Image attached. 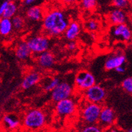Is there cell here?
Returning <instances> with one entry per match:
<instances>
[{"label":"cell","mask_w":132,"mask_h":132,"mask_svg":"<svg viewBox=\"0 0 132 132\" xmlns=\"http://www.w3.org/2000/svg\"><path fill=\"white\" fill-rule=\"evenodd\" d=\"M69 23L64 12L59 9H53L44 15L43 30L47 37H59L64 34Z\"/></svg>","instance_id":"1"},{"label":"cell","mask_w":132,"mask_h":132,"mask_svg":"<svg viewBox=\"0 0 132 132\" xmlns=\"http://www.w3.org/2000/svg\"><path fill=\"white\" fill-rule=\"evenodd\" d=\"M47 115L38 109H32L25 113L23 118V125L28 129H38L47 123Z\"/></svg>","instance_id":"2"},{"label":"cell","mask_w":132,"mask_h":132,"mask_svg":"<svg viewBox=\"0 0 132 132\" xmlns=\"http://www.w3.org/2000/svg\"><path fill=\"white\" fill-rule=\"evenodd\" d=\"M101 109V104L86 101L81 107V117L84 123L86 125L97 124Z\"/></svg>","instance_id":"3"},{"label":"cell","mask_w":132,"mask_h":132,"mask_svg":"<svg viewBox=\"0 0 132 132\" xmlns=\"http://www.w3.org/2000/svg\"><path fill=\"white\" fill-rule=\"evenodd\" d=\"M25 41L31 51L32 54H35L37 55L49 51L51 47L50 39L45 35L30 36L26 38Z\"/></svg>","instance_id":"4"},{"label":"cell","mask_w":132,"mask_h":132,"mask_svg":"<svg viewBox=\"0 0 132 132\" xmlns=\"http://www.w3.org/2000/svg\"><path fill=\"white\" fill-rule=\"evenodd\" d=\"M83 92L85 101L94 104H101L106 96L105 89L98 84H94Z\"/></svg>","instance_id":"5"},{"label":"cell","mask_w":132,"mask_h":132,"mask_svg":"<svg viewBox=\"0 0 132 132\" xmlns=\"http://www.w3.org/2000/svg\"><path fill=\"white\" fill-rule=\"evenodd\" d=\"M73 92V88L71 84L66 81H61L55 88L51 91V99L56 103L64 99L71 98Z\"/></svg>","instance_id":"6"},{"label":"cell","mask_w":132,"mask_h":132,"mask_svg":"<svg viewBox=\"0 0 132 132\" xmlns=\"http://www.w3.org/2000/svg\"><path fill=\"white\" fill-rule=\"evenodd\" d=\"M74 83L77 88L84 92L96 84V78L90 71H81L76 76Z\"/></svg>","instance_id":"7"},{"label":"cell","mask_w":132,"mask_h":132,"mask_svg":"<svg viewBox=\"0 0 132 132\" xmlns=\"http://www.w3.org/2000/svg\"><path fill=\"white\" fill-rule=\"evenodd\" d=\"M77 111V104L72 98L60 101L55 104L56 113L60 117L73 115Z\"/></svg>","instance_id":"8"},{"label":"cell","mask_w":132,"mask_h":132,"mask_svg":"<svg viewBox=\"0 0 132 132\" xmlns=\"http://www.w3.org/2000/svg\"><path fill=\"white\" fill-rule=\"evenodd\" d=\"M115 121L116 114L115 111L109 106H102L98 121V125L104 130L113 127Z\"/></svg>","instance_id":"9"},{"label":"cell","mask_w":132,"mask_h":132,"mask_svg":"<svg viewBox=\"0 0 132 132\" xmlns=\"http://www.w3.org/2000/svg\"><path fill=\"white\" fill-rule=\"evenodd\" d=\"M111 35L115 38L124 42H130L131 39V30L127 24L113 26L111 28Z\"/></svg>","instance_id":"10"},{"label":"cell","mask_w":132,"mask_h":132,"mask_svg":"<svg viewBox=\"0 0 132 132\" xmlns=\"http://www.w3.org/2000/svg\"><path fill=\"white\" fill-rule=\"evenodd\" d=\"M108 19L111 24L113 26H117L127 24L129 20V16L126 11L114 8L109 13Z\"/></svg>","instance_id":"11"},{"label":"cell","mask_w":132,"mask_h":132,"mask_svg":"<svg viewBox=\"0 0 132 132\" xmlns=\"http://www.w3.org/2000/svg\"><path fill=\"white\" fill-rule=\"evenodd\" d=\"M126 61V56L122 53H117L108 57L104 63V68L108 71L115 70L119 66L123 65Z\"/></svg>","instance_id":"12"},{"label":"cell","mask_w":132,"mask_h":132,"mask_svg":"<svg viewBox=\"0 0 132 132\" xmlns=\"http://www.w3.org/2000/svg\"><path fill=\"white\" fill-rule=\"evenodd\" d=\"M37 56V63L43 69L51 68L55 64V55L49 51H45Z\"/></svg>","instance_id":"13"},{"label":"cell","mask_w":132,"mask_h":132,"mask_svg":"<svg viewBox=\"0 0 132 132\" xmlns=\"http://www.w3.org/2000/svg\"><path fill=\"white\" fill-rule=\"evenodd\" d=\"M81 32V26L78 21L70 22L64 32L65 37L69 41H74L80 36Z\"/></svg>","instance_id":"14"},{"label":"cell","mask_w":132,"mask_h":132,"mask_svg":"<svg viewBox=\"0 0 132 132\" xmlns=\"http://www.w3.org/2000/svg\"><path fill=\"white\" fill-rule=\"evenodd\" d=\"M41 80L40 74L38 71H32L26 75L22 82V88L24 90H28L35 86L40 82Z\"/></svg>","instance_id":"15"},{"label":"cell","mask_w":132,"mask_h":132,"mask_svg":"<svg viewBox=\"0 0 132 132\" xmlns=\"http://www.w3.org/2000/svg\"><path fill=\"white\" fill-rule=\"evenodd\" d=\"M32 55V52L25 40L20 41L15 49V55L20 61L28 60Z\"/></svg>","instance_id":"16"},{"label":"cell","mask_w":132,"mask_h":132,"mask_svg":"<svg viewBox=\"0 0 132 132\" xmlns=\"http://www.w3.org/2000/svg\"><path fill=\"white\" fill-rule=\"evenodd\" d=\"M45 15L43 9L38 5L31 6L26 10V18L32 22H40L43 20Z\"/></svg>","instance_id":"17"},{"label":"cell","mask_w":132,"mask_h":132,"mask_svg":"<svg viewBox=\"0 0 132 132\" xmlns=\"http://www.w3.org/2000/svg\"><path fill=\"white\" fill-rule=\"evenodd\" d=\"M14 30L11 19L2 18L0 19V36L6 37L11 35Z\"/></svg>","instance_id":"18"},{"label":"cell","mask_w":132,"mask_h":132,"mask_svg":"<svg viewBox=\"0 0 132 132\" xmlns=\"http://www.w3.org/2000/svg\"><path fill=\"white\" fill-rule=\"evenodd\" d=\"M3 123L7 128L10 129H15L19 127L20 121L15 115H5L3 117Z\"/></svg>","instance_id":"19"},{"label":"cell","mask_w":132,"mask_h":132,"mask_svg":"<svg viewBox=\"0 0 132 132\" xmlns=\"http://www.w3.org/2000/svg\"><path fill=\"white\" fill-rule=\"evenodd\" d=\"M18 6L14 2H8L7 6L5 9V12H4L2 18H5L8 19H12L14 16H15L17 14Z\"/></svg>","instance_id":"20"},{"label":"cell","mask_w":132,"mask_h":132,"mask_svg":"<svg viewBox=\"0 0 132 132\" xmlns=\"http://www.w3.org/2000/svg\"><path fill=\"white\" fill-rule=\"evenodd\" d=\"M12 23L13 28L16 31H20L24 27L25 20L20 15H16L11 19Z\"/></svg>","instance_id":"21"},{"label":"cell","mask_w":132,"mask_h":132,"mask_svg":"<svg viewBox=\"0 0 132 132\" xmlns=\"http://www.w3.org/2000/svg\"><path fill=\"white\" fill-rule=\"evenodd\" d=\"M61 82V80L57 77H54L52 78L48 79L43 84V89L46 92H51L54 88Z\"/></svg>","instance_id":"22"},{"label":"cell","mask_w":132,"mask_h":132,"mask_svg":"<svg viewBox=\"0 0 132 132\" xmlns=\"http://www.w3.org/2000/svg\"><path fill=\"white\" fill-rule=\"evenodd\" d=\"M112 5L115 8L126 11L131 6V0H112Z\"/></svg>","instance_id":"23"},{"label":"cell","mask_w":132,"mask_h":132,"mask_svg":"<svg viewBox=\"0 0 132 132\" xmlns=\"http://www.w3.org/2000/svg\"><path fill=\"white\" fill-rule=\"evenodd\" d=\"M80 5L84 10L92 11L96 7L97 0H81Z\"/></svg>","instance_id":"24"},{"label":"cell","mask_w":132,"mask_h":132,"mask_svg":"<svg viewBox=\"0 0 132 132\" xmlns=\"http://www.w3.org/2000/svg\"><path fill=\"white\" fill-rule=\"evenodd\" d=\"M85 28L87 30L94 32L97 31L99 28V23L97 20L94 19H90L85 23Z\"/></svg>","instance_id":"25"},{"label":"cell","mask_w":132,"mask_h":132,"mask_svg":"<svg viewBox=\"0 0 132 132\" xmlns=\"http://www.w3.org/2000/svg\"><path fill=\"white\" fill-rule=\"evenodd\" d=\"M80 132H104V130L98 124L85 125Z\"/></svg>","instance_id":"26"},{"label":"cell","mask_w":132,"mask_h":132,"mask_svg":"<svg viewBox=\"0 0 132 132\" xmlns=\"http://www.w3.org/2000/svg\"><path fill=\"white\" fill-rule=\"evenodd\" d=\"M122 88L123 90L128 93L131 94L132 93V78L131 77H127L123 80L121 82Z\"/></svg>","instance_id":"27"},{"label":"cell","mask_w":132,"mask_h":132,"mask_svg":"<svg viewBox=\"0 0 132 132\" xmlns=\"http://www.w3.org/2000/svg\"><path fill=\"white\" fill-rule=\"evenodd\" d=\"M67 48L70 51H73L77 49V43L75 41H69L67 45Z\"/></svg>","instance_id":"28"},{"label":"cell","mask_w":132,"mask_h":132,"mask_svg":"<svg viewBox=\"0 0 132 132\" xmlns=\"http://www.w3.org/2000/svg\"><path fill=\"white\" fill-rule=\"evenodd\" d=\"M7 4H8V2L7 1H5L1 4L0 5V17H2V16L3 15L4 12H5V9L7 7Z\"/></svg>","instance_id":"29"},{"label":"cell","mask_w":132,"mask_h":132,"mask_svg":"<svg viewBox=\"0 0 132 132\" xmlns=\"http://www.w3.org/2000/svg\"><path fill=\"white\" fill-rule=\"evenodd\" d=\"M106 132H123L122 130H121L120 129L117 128L115 127H111L110 128L106 129Z\"/></svg>","instance_id":"30"},{"label":"cell","mask_w":132,"mask_h":132,"mask_svg":"<svg viewBox=\"0 0 132 132\" xmlns=\"http://www.w3.org/2000/svg\"><path fill=\"white\" fill-rule=\"evenodd\" d=\"M115 70L119 73H123L125 71V68H124L123 65L119 66L118 68H117Z\"/></svg>","instance_id":"31"},{"label":"cell","mask_w":132,"mask_h":132,"mask_svg":"<svg viewBox=\"0 0 132 132\" xmlns=\"http://www.w3.org/2000/svg\"><path fill=\"white\" fill-rule=\"evenodd\" d=\"M37 0H24V4L25 5H30L37 2Z\"/></svg>","instance_id":"32"},{"label":"cell","mask_w":132,"mask_h":132,"mask_svg":"<svg viewBox=\"0 0 132 132\" xmlns=\"http://www.w3.org/2000/svg\"><path fill=\"white\" fill-rule=\"evenodd\" d=\"M64 4H69V5H70V4H73V3H75L76 2V0H61Z\"/></svg>","instance_id":"33"},{"label":"cell","mask_w":132,"mask_h":132,"mask_svg":"<svg viewBox=\"0 0 132 132\" xmlns=\"http://www.w3.org/2000/svg\"><path fill=\"white\" fill-rule=\"evenodd\" d=\"M127 132H132V129H128V130H127Z\"/></svg>","instance_id":"34"},{"label":"cell","mask_w":132,"mask_h":132,"mask_svg":"<svg viewBox=\"0 0 132 132\" xmlns=\"http://www.w3.org/2000/svg\"><path fill=\"white\" fill-rule=\"evenodd\" d=\"M6 1H7L8 2H14V0H6Z\"/></svg>","instance_id":"35"},{"label":"cell","mask_w":132,"mask_h":132,"mask_svg":"<svg viewBox=\"0 0 132 132\" xmlns=\"http://www.w3.org/2000/svg\"><path fill=\"white\" fill-rule=\"evenodd\" d=\"M0 19H1V17H0Z\"/></svg>","instance_id":"36"}]
</instances>
